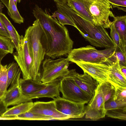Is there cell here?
<instances>
[{"instance_id": "1", "label": "cell", "mask_w": 126, "mask_h": 126, "mask_svg": "<svg viewBox=\"0 0 126 126\" xmlns=\"http://www.w3.org/2000/svg\"><path fill=\"white\" fill-rule=\"evenodd\" d=\"M32 13L36 19L39 20L47 37L46 55L54 59L68 55L72 49L74 42L66 27L52 16L46 9L43 10L37 5L33 9Z\"/></svg>"}, {"instance_id": "2", "label": "cell", "mask_w": 126, "mask_h": 126, "mask_svg": "<svg viewBox=\"0 0 126 126\" xmlns=\"http://www.w3.org/2000/svg\"><path fill=\"white\" fill-rule=\"evenodd\" d=\"M57 9L72 21L80 34L92 45L97 47L110 48L116 46L105 28L97 26L82 17L69 7L66 3H57Z\"/></svg>"}, {"instance_id": "3", "label": "cell", "mask_w": 126, "mask_h": 126, "mask_svg": "<svg viewBox=\"0 0 126 126\" xmlns=\"http://www.w3.org/2000/svg\"><path fill=\"white\" fill-rule=\"evenodd\" d=\"M32 49L33 63L32 79L40 82V67L47 49V41L44 30L39 20L36 19L26 30L24 36Z\"/></svg>"}, {"instance_id": "4", "label": "cell", "mask_w": 126, "mask_h": 126, "mask_svg": "<svg viewBox=\"0 0 126 126\" xmlns=\"http://www.w3.org/2000/svg\"><path fill=\"white\" fill-rule=\"evenodd\" d=\"M116 46L99 50L90 45L72 49L68 53L66 58L75 63L77 62L99 63L116 58L114 54Z\"/></svg>"}, {"instance_id": "5", "label": "cell", "mask_w": 126, "mask_h": 126, "mask_svg": "<svg viewBox=\"0 0 126 126\" xmlns=\"http://www.w3.org/2000/svg\"><path fill=\"white\" fill-rule=\"evenodd\" d=\"M91 17L93 24L110 28L113 23L110 17L115 16L111 10V4L106 0H81Z\"/></svg>"}, {"instance_id": "6", "label": "cell", "mask_w": 126, "mask_h": 126, "mask_svg": "<svg viewBox=\"0 0 126 126\" xmlns=\"http://www.w3.org/2000/svg\"><path fill=\"white\" fill-rule=\"evenodd\" d=\"M14 59L21 71L23 78L32 79L33 63V53L31 45L27 38L21 36L19 49L13 54Z\"/></svg>"}, {"instance_id": "7", "label": "cell", "mask_w": 126, "mask_h": 126, "mask_svg": "<svg viewBox=\"0 0 126 126\" xmlns=\"http://www.w3.org/2000/svg\"><path fill=\"white\" fill-rule=\"evenodd\" d=\"M69 62L66 58L46 59L43 62L41 81L47 84L63 77L69 70Z\"/></svg>"}, {"instance_id": "8", "label": "cell", "mask_w": 126, "mask_h": 126, "mask_svg": "<svg viewBox=\"0 0 126 126\" xmlns=\"http://www.w3.org/2000/svg\"><path fill=\"white\" fill-rule=\"evenodd\" d=\"M67 73L60 79L59 90L62 97L74 102L87 104L92 97L79 87Z\"/></svg>"}, {"instance_id": "9", "label": "cell", "mask_w": 126, "mask_h": 126, "mask_svg": "<svg viewBox=\"0 0 126 126\" xmlns=\"http://www.w3.org/2000/svg\"><path fill=\"white\" fill-rule=\"evenodd\" d=\"M116 57L112 59L99 63L84 62L75 63L85 72L99 83L109 81L110 66L115 62Z\"/></svg>"}, {"instance_id": "10", "label": "cell", "mask_w": 126, "mask_h": 126, "mask_svg": "<svg viewBox=\"0 0 126 126\" xmlns=\"http://www.w3.org/2000/svg\"><path fill=\"white\" fill-rule=\"evenodd\" d=\"M105 102L104 96L98 84L94 94L85 106V118L96 121L104 118L106 111Z\"/></svg>"}, {"instance_id": "11", "label": "cell", "mask_w": 126, "mask_h": 126, "mask_svg": "<svg viewBox=\"0 0 126 126\" xmlns=\"http://www.w3.org/2000/svg\"><path fill=\"white\" fill-rule=\"evenodd\" d=\"M53 99L57 110L71 118H82L85 115V103L74 102L60 96Z\"/></svg>"}, {"instance_id": "12", "label": "cell", "mask_w": 126, "mask_h": 126, "mask_svg": "<svg viewBox=\"0 0 126 126\" xmlns=\"http://www.w3.org/2000/svg\"><path fill=\"white\" fill-rule=\"evenodd\" d=\"M76 84L91 97L95 94L99 83L85 72L80 75L75 69L69 70L67 73Z\"/></svg>"}, {"instance_id": "13", "label": "cell", "mask_w": 126, "mask_h": 126, "mask_svg": "<svg viewBox=\"0 0 126 126\" xmlns=\"http://www.w3.org/2000/svg\"><path fill=\"white\" fill-rule=\"evenodd\" d=\"M39 114L51 117L55 120H64L71 119L69 116L58 111L54 100L48 102L38 101L33 103L29 111Z\"/></svg>"}, {"instance_id": "14", "label": "cell", "mask_w": 126, "mask_h": 126, "mask_svg": "<svg viewBox=\"0 0 126 126\" xmlns=\"http://www.w3.org/2000/svg\"><path fill=\"white\" fill-rule=\"evenodd\" d=\"M18 79L7 91L2 99L6 107L16 105L27 102L26 96L22 93L20 87Z\"/></svg>"}, {"instance_id": "15", "label": "cell", "mask_w": 126, "mask_h": 126, "mask_svg": "<svg viewBox=\"0 0 126 126\" xmlns=\"http://www.w3.org/2000/svg\"><path fill=\"white\" fill-rule=\"evenodd\" d=\"M60 79L47 83V86L43 89L31 95L26 96L27 101H30L33 99L40 98L48 97L53 99L60 97Z\"/></svg>"}, {"instance_id": "16", "label": "cell", "mask_w": 126, "mask_h": 126, "mask_svg": "<svg viewBox=\"0 0 126 126\" xmlns=\"http://www.w3.org/2000/svg\"><path fill=\"white\" fill-rule=\"evenodd\" d=\"M109 82L114 87L126 88V79L121 72L119 60L117 57L115 62L110 66Z\"/></svg>"}, {"instance_id": "17", "label": "cell", "mask_w": 126, "mask_h": 126, "mask_svg": "<svg viewBox=\"0 0 126 126\" xmlns=\"http://www.w3.org/2000/svg\"><path fill=\"white\" fill-rule=\"evenodd\" d=\"M47 84L32 79L20 78L19 85L23 94L26 96L31 95L46 87Z\"/></svg>"}, {"instance_id": "18", "label": "cell", "mask_w": 126, "mask_h": 126, "mask_svg": "<svg viewBox=\"0 0 126 126\" xmlns=\"http://www.w3.org/2000/svg\"><path fill=\"white\" fill-rule=\"evenodd\" d=\"M0 16L9 33L15 46L16 51L19 49L20 42L21 36L5 15L0 13Z\"/></svg>"}, {"instance_id": "19", "label": "cell", "mask_w": 126, "mask_h": 126, "mask_svg": "<svg viewBox=\"0 0 126 126\" xmlns=\"http://www.w3.org/2000/svg\"><path fill=\"white\" fill-rule=\"evenodd\" d=\"M113 18V23L123 47L126 49V16H115Z\"/></svg>"}, {"instance_id": "20", "label": "cell", "mask_w": 126, "mask_h": 126, "mask_svg": "<svg viewBox=\"0 0 126 126\" xmlns=\"http://www.w3.org/2000/svg\"><path fill=\"white\" fill-rule=\"evenodd\" d=\"M33 103L29 101L21 103L12 108H8L0 116L3 117H16L29 111L32 108Z\"/></svg>"}, {"instance_id": "21", "label": "cell", "mask_w": 126, "mask_h": 126, "mask_svg": "<svg viewBox=\"0 0 126 126\" xmlns=\"http://www.w3.org/2000/svg\"><path fill=\"white\" fill-rule=\"evenodd\" d=\"M66 4L82 17L93 23L91 17L81 0H67Z\"/></svg>"}, {"instance_id": "22", "label": "cell", "mask_w": 126, "mask_h": 126, "mask_svg": "<svg viewBox=\"0 0 126 126\" xmlns=\"http://www.w3.org/2000/svg\"><path fill=\"white\" fill-rule=\"evenodd\" d=\"M8 75L7 88L10 85H13L18 79H20L21 71L17 63L14 62L11 63L7 66Z\"/></svg>"}, {"instance_id": "23", "label": "cell", "mask_w": 126, "mask_h": 126, "mask_svg": "<svg viewBox=\"0 0 126 126\" xmlns=\"http://www.w3.org/2000/svg\"><path fill=\"white\" fill-rule=\"evenodd\" d=\"M7 65H0V98L2 99L6 93L8 83Z\"/></svg>"}, {"instance_id": "24", "label": "cell", "mask_w": 126, "mask_h": 126, "mask_svg": "<svg viewBox=\"0 0 126 126\" xmlns=\"http://www.w3.org/2000/svg\"><path fill=\"white\" fill-rule=\"evenodd\" d=\"M15 46L10 38L0 35V52L7 54H12Z\"/></svg>"}, {"instance_id": "25", "label": "cell", "mask_w": 126, "mask_h": 126, "mask_svg": "<svg viewBox=\"0 0 126 126\" xmlns=\"http://www.w3.org/2000/svg\"><path fill=\"white\" fill-rule=\"evenodd\" d=\"M19 120H55L54 118L39 114L29 111L21 114L16 116Z\"/></svg>"}, {"instance_id": "26", "label": "cell", "mask_w": 126, "mask_h": 126, "mask_svg": "<svg viewBox=\"0 0 126 126\" xmlns=\"http://www.w3.org/2000/svg\"><path fill=\"white\" fill-rule=\"evenodd\" d=\"M7 9L8 15L14 22L19 24L23 23L24 19L20 15L13 0H10Z\"/></svg>"}, {"instance_id": "27", "label": "cell", "mask_w": 126, "mask_h": 126, "mask_svg": "<svg viewBox=\"0 0 126 126\" xmlns=\"http://www.w3.org/2000/svg\"><path fill=\"white\" fill-rule=\"evenodd\" d=\"M99 85L104 96L105 102L114 98L115 88L109 82H99Z\"/></svg>"}, {"instance_id": "28", "label": "cell", "mask_w": 126, "mask_h": 126, "mask_svg": "<svg viewBox=\"0 0 126 126\" xmlns=\"http://www.w3.org/2000/svg\"><path fill=\"white\" fill-rule=\"evenodd\" d=\"M105 108L106 111L115 109H121L126 111V102L115 100L113 98L105 102Z\"/></svg>"}, {"instance_id": "29", "label": "cell", "mask_w": 126, "mask_h": 126, "mask_svg": "<svg viewBox=\"0 0 126 126\" xmlns=\"http://www.w3.org/2000/svg\"><path fill=\"white\" fill-rule=\"evenodd\" d=\"M110 36L116 47L119 48L122 52L126 55V49L123 47L119 35L113 23L110 28Z\"/></svg>"}, {"instance_id": "30", "label": "cell", "mask_w": 126, "mask_h": 126, "mask_svg": "<svg viewBox=\"0 0 126 126\" xmlns=\"http://www.w3.org/2000/svg\"><path fill=\"white\" fill-rule=\"evenodd\" d=\"M53 17H57L60 24L63 26L69 25L75 27V24L70 18L60 9L55 11L51 16Z\"/></svg>"}, {"instance_id": "31", "label": "cell", "mask_w": 126, "mask_h": 126, "mask_svg": "<svg viewBox=\"0 0 126 126\" xmlns=\"http://www.w3.org/2000/svg\"><path fill=\"white\" fill-rule=\"evenodd\" d=\"M126 111L121 109L112 110L106 111V115L112 118L126 120Z\"/></svg>"}, {"instance_id": "32", "label": "cell", "mask_w": 126, "mask_h": 126, "mask_svg": "<svg viewBox=\"0 0 126 126\" xmlns=\"http://www.w3.org/2000/svg\"><path fill=\"white\" fill-rule=\"evenodd\" d=\"M114 100L126 102V88L116 87H115Z\"/></svg>"}, {"instance_id": "33", "label": "cell", "mask_w": 126, "mask_h": 126, "mask_svg": "<svg viewBox=\"0 0 126 126\" xmlns=\"http://www.w3.org/2000/svg\"><path fill=\"white\" fill-rule=\"evenodd\" d=\"M114 54L119 60L120 66L126 67V55L122 52L119 48L116 47Z\"/></svg>"}, {"instance_id": "34", "label": "cell", "mask_w": 126, "mask_h": 126, "mask_svg": "<svg viewBox=\"0 0 126 126\" xmlns=\"http://www.w3.org/2000/svg\"><path fill=\"white\" fill-rule=\"evenodd\" d=\"M112 5L113 7H115L119 6L124 7L126 6V0H106Z\"/></svg>"}, {"instance_id": "35", "label": "cell", "mask_w": 126, "mask_h": 126, "mask_svg": "<svg viewBox=\"0 0 126 126\" xmlns=\"http://www.w3.org/2000/svg\"><path fill=\"white\" fill-rule=\"evenodd\" d=\"M0 35L10 38L9 33L0 16Z\"/></svg>"}, {"instance_id": "36", "label": "cell", "mask_w": 126, "mask_h": 126, "mask_svg": "<svg viewBox=\"0 0 126 126\" xmlns=\"http://www.w3.org/2000/svg\"><path fill=\"white\" fill-rule=\"evenodd\" d=\"M7 107L5 105L2 100L0 98V116L6 111Z\"/></svg>"}, {"instance_id": "37", "label": "cell", "mask_w": 126, "mask_h": 126, "mask_svg": "<svg viewBox=\"0 0 126 126\" xmlns=\"http://www.w3.org/2000/svg\"><path fill=\"white\" fill-rule=\"evenodd\" d=\"M121 72L124 78L126 79V67L120 66Z\"/></svg>"}, {"instance_id": "38", "label": "cell", "mask_w": 126, "mask_h": 126, "mask_svg": "<svg viewBox=\"0 0 126 126\" xmlns=\"http://www.w3.org/2000/svg\"><path fill=\"white\" fill-rule=\"evenodd\" d=\"M7 8L10 0H0Z\"/></svg>"}, {"instance_id": "39", "label": "cell", "mask_w": 126, "mask_h": 126, "mask_svg": "<svg viewBox=\"0 0 126 126\" xmlns=\"http://www.w3.org/2000/svg\"><path fill=\"white\" fill-rule=\"evenodd\" d=\"M57 3H66L67 0H54Z\"/></svg>"}, {"instance_id": "40", "label": "cell", "mask_w": 126, "mask_h": 126, "mask_svg": "<svg viewBox=\"0 0 126 126\" xmlns=\"http://www.w3.org/2000/svg\"><path fill=\"white\" fill-rule=\"evenodd\" d=\"M7 55L6 54L0 52V65L3 58Z\"/></svg>"}, {"instance_id": "41", "label": "cell", "mask_w": 126, "mask_h": 126, "mask_svg": "<svg viewBox=\"0 0 126 126\" xmlns=\"http://www.w3.org/2000/svg\"><path fill=\"white\" fill-rule=\"evenodd\" d=\"M4 7V5L2 4V2L0 1V13L2 12V9Z\"/></svg>"}, {"instance_id": "42", "label": "cell", "mask_w": 126, "mask_h": 126, "mask_svg": "<svg viewBox=\"0 0 126 126\" xmlns=\"http://www.w3.org/2000/svg\"><path fill=\"white\" fill-rule=\"evenodd\" d=\"M21 0H13L16 6L17 2L20 3L21 1Z\"/></svg>"}, {"instance_id": "43", "label": "cell", "mask_w": 126, "mask_h": 126, "mask_svg": "<svg viewBox=\"0 0 126 126\" xmlns=\"http://www.w3.org/2000/svg\"><path fill=\"white\" fill-rule=\"evenodd\" d=\"M6 117L0 116V120H6Z\"/></svg>"}]
</instances>
